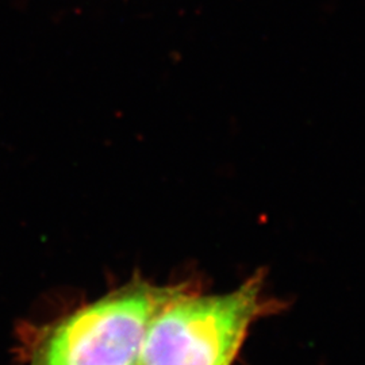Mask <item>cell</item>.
<instances>
[{
  "mask_svg": "<svg viewBox=\"0 0 365 365\" xmlns=\"http://www.w3.org/2000/svg\"><path fill=\"white\" fill-rule=\"evenodd\" d=\"M180 295L135 286L87 306L53 330L36 365H137L152 319Z\"/></svg>",
  "mask_w": 365,
  "mask_h": 365,
  "instance_id": "obj_2",
  "label": "cell"
},
{
  "mask_svg": "<svg viewBox=\"0 0 365 365\" xmlns=\"http://www.w3.org/2000/svg\"><path fill=\"white\" fill-rule=\"evenodd\" d=\"M257 277L209 297L180 295L152 319L137 365H232L260 310Z\"/></svg>",
  "mask_w": 365,
  "mask_h": 365,
  "instance_id": "obj_1",
  "label": "cell"
}]
</instances>
